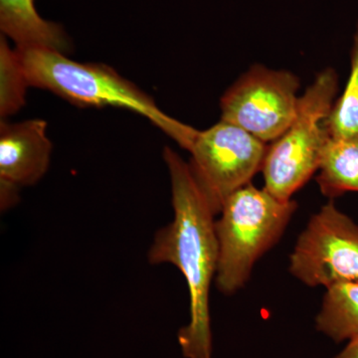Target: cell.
<instances>
[{
    "label": "cell",
    "instance_id": "obj_1",
    "mask_svg": "<svg viewBox=\"0 0 358 358\" xmlns=\"http://www.w3.org/2000/svg\"><path fill=\"white\" fill-rule=\"evenodd\" d=\"M169 169L173 220L157 231L148 251L150 264H173L185 275L189 291V322L179 329L185 358H213L209 294L218 266L213 210L190 169L171 148L164 150Z\"/></svg>",
    "mask_w": 358,
    "mask_h": 358
},
{
    "label": "cell",
    "instance_id": "obj_2",
    "mask_svg": "<svg viewBox=\"0 0 358 358\" xmlns=\"http://www.w3.org/2000/svg\"><path fill=\"white\" fill-rule=\"evenodd\" d=\"M28 86L49 90L82 107H121L150 120L189 152L199 131L176 121L157 107L154 99L109 66L82 64L62 52L42 47H16Z\"/></svg>",
    "mask_w": 358,
    "mask_h": 358
},
{
    "label": "cell",
    "instance_id": "obj_3",
    "mask_svg": "<svg viewBox=\"0 0 358 358\" xmlns=\"http://www.w3.org/2000/svg\"><path fill=\"white\" fill-rule=\"evenodd\" d=\"M296 207L294 200L278 199L251 183L226 199L215 222L219 291L232 294L243 288L257 261L281 238Z\"/></svg>",
    "mask_w": 358,
    "mask_h": 358
},
{
    "label": "cell",
    "instance_id": "obj_4",
    "mask_svg": "<svg viewBox=\"0 0 358 358\" xmlns=\"http://www.w3.org/2000/svg\"><path fill=\"white\" fill-rule=\"evenodd\" d=\"M338 78L322 70L301 95L296 117L277 140L268 145L262 173L264 187L275 197L292 196L319 171L327 141L329 119L336 101Z\"/></svg>",
    "mask_w": 358,
    "mask_h": 358
},
{
    "label": "cell",
    "instance_id": "obj_5",
    "mask_svg": "<svg viewBox=\"0 0 358 358\" xmlns=\"http://www.w3.org/2000/svg\"><path fill=\"white\" fill-rule=\"evenodd\" d=\"M267 148V143L228 122L199 131L189 150V166L215 215L232 193L262 171Z\"/></svg>",
    "mask_w": 358,
    "mask_h": 358
},
{
    "label": "cell",
    "instance_id": "obj_6",
    "mask_svg": "<svg viewBox=\"0 0 358 358\" xmlns=\"http://www.w3.org/2000/svg\"><path fill=\"white\" fill-rule=\"evenodd\" d=\"M300 85L299 78L289 71L253 66L221 98V121L270 145L296 117Z\"/></svg>",
    "mask_w": 358,
    "mask_h": 358
},
{
    "label": "cell",
    "instance_id": "obj_7",
    "mask_svg": "<svg viewBox=\"0 0 358 358\" xmlns=\"http://www.w3.org/2000/svg\"><path fill=\"white\" fill-rule=\"evenodd\" d=\"M289 270L312 288L358 281L357 224L334 202L322 206L299 237Z\"/></svg>",
    "mask_w": 358,
    "mask_h": 358
},
{
    "label": "cell",
    "instance_id": "obj_8",
    "mask_svg": "<svg viewBox=\"0 0 358 358\" xmlns=\"http://www.w3.org/2000/svg\"><path fill=\"white\" fill-rule=\"evenodd\" d=\"M52 143L43 120L0 124V199L6 210L17 201L18 188L43 178L50 164Z\"/></svg>",
    "mask_w": 358,
    "mask_h": 358
},
{
    "label": "cell",
    "instance_id": "obj_9",
    "mask_svg": "<svg viewBox=\"0 0 358 358\" xmlns=\"http://www.w3.org/2000/svg\"><path fill=\"white\" fill-rule=\"evenodd\" d=\"M0 29L16 47H42L64 54L71 48L62 26L43 20L35 0H0Z\"/></svg>",
    "mask_w": 358,
    "mask_h": 358
},
{
    "label": "cell",
    "instance_id": "obj_10",
    "mask_svg": "<svg viewBox=\"0 0 358 358\" xmlns=\"http://www.w3.org/2000/svg\"><path fill=\"white\" fill-rule=\"evenodd\" d=\"M317 171V182L324 196L333 199L358 192V136H331Z\"/></svg>",
    "mask_w": 358,
    "mask_h": 358
},
{
    "label": "cell",
    "instance_id": "obj_11",
    "mask_svg": "<svg viewBox=\"0 0 358 358\" xmlns=\"http://www.w3.org/2000/svg\"><path fill=\"white\" fill-rule=\"evenodd\" d=\"M315 329L334 343L358 338V281L338 282L327 289Z\"/></svg>",
    "mask_w": 358,
    "mask_h": 358
},
{
    "label": "cell",
    "instance_id": "obj_12",
    "mask_svg": "<svg viewBox=\"0 0 358 358\" xmlns=\"http://www.w3.org/2000/svg\"><path fill=\"white\" fill-rule=\"evenodd\" d=\"M329 131L334 138L358 136V25L353 37L350 77L334 103Z\"/></svg>",
    "mask_w": 358,
    "mask_h": 358
},
{
    "label": "cell",
    "instance_id": "obj_13",
    "mask_svg": "<svg viewBox=\"0 0 358 358\" xmlns=\"http://www.w3.org/2000/svg\"><path fill=\"white\" fill-rule=\"evenodd\" d=\"M27 81L15 49H11L6 36L0 38V115L2 119L15 114L25 103Z\"/></svg>",
    "mask_w": 358,
    "mask_h": 358
},
{
    "label": "cell",
    "instance_id": "obj_14",
    "mask_svg": "<svg viewBox=\"0 0 358 358\" xmlns=\"http://www.w3.org/2000/svg\"><path fill=\"white\" fill-rule=\"evenodd\" d=\"M333 358H358V338L348 341L345 348Z\"/></svg>",
    "mask_w": 358,
    "mask_h": 358
}]
</instances>
